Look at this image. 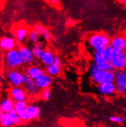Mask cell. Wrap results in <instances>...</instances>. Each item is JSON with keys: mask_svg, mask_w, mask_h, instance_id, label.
<instances>
[{"mask_svg": "<svg viewBox=\"0 0 126 127\" xmlns=\"http://www.w3.org/2000/svg\"><path fill=\"white\" fill-rule=\"evenodd\" d=\"M89 72L91 81L97 85L104 83L114 82L115 81V76L113 72L99 69L94 63L90 66Z\"/></svg>", "mask_w": 126, "mask_h": 127, "instance_id": "obj_1", "label": "cell"}, {"mask_svg": "<svg viewBox=\"0 0 126 127\" xmlns=\"http://www.w3.org/2000/svg\"><path fill=\"white\" fill-rule=\"evenodd\" d=\"M110 37L103 33H96L90 35L88 38V46L93 50L103 51L110 44Z\"/></svg>", "mask_w": 126, "mask_h": 127, "instance_id": "obj_2", "label": "cell"}, {"mask_svg": "<svg viewBox=\"0 0 126 127\" xmlns=\"http://www.w3.org/2000/svg\"><path fill=\"white\" fill-rule=\"evenodd\" d=\"M4 64L8 69H14L23 64L22 60L17 49L7 51L4 57Z\"/></svg>", "mask_w": 126, "mask_h": 127, "instance_id": "obj_3", "label": "cell"}, {"mask_svg": "<svg viewBox=\"0 0 126 127\" xmlns=\"http://www.w3.org/2000/svg\"><path fill=\"white\" fill-rule=\"evenodd\" d=\"M6 77L7 81L12 86H21L23 85V73L21 71L14 69H8L6 71Z\"/></svg>", "mask_w": 126, "mask_h": 127, "instance_id": "obj_4", "label": "cell"}, {"mask_svg": "<svg viewBox=\"0 0 126 127\" xmlns=\"http://www.w3.org/2000/svg\"><path fill=\"white\" fill-rule=\"evenodd\" d=\"M19 117L14 109L7 113L1 112L0 124L2 127H12L16 125V120Z\"/></svg>", "mask_w": 126, "mask_h": 127, "instance_id": "obj_5", "label": "cell"}, {"mask_svg": "<svg viewBox=\"0 0 126 127\" xmlns=\"http://www.w3.org/2000/svg\"><path fill=\"white\" fill-rule=\"evenodd\" d=\"M21 60L23 64L26 66H30L34 60V57L33 55L32 49L25 46L19 47L17 49Z\"/></svg>", "mask_w": 126, "mask_h": 127, "instance_id": "obj_6", "label": "cell"}, {"mask_svg": "<svg viewBox=\"0 0 126 127\" xmlns=\"http://www.w3.org/2000/svg\"><path fill=\"white\" fill-rule=\"evenodd\" d=\"M46 72L51 77H56L61 74L62 72L61 61L58 55H55L53 62L46 66Z\"/></svg>", "mask_w": 126, "mask_h": 127, "instance_id": "obj_7", "label": "cell"}, {"mask_svg": "<svg viewBox=\"0 0 126 127\" xmlns=\"http://www.w3.org/2000/svg\"><path fill=\"white\" fill-rule=\"evenodd\" d=\"M111 63L115 69L123 71L126 65V59L124 51H116L114 50Z\"/></svg>", "mask_w": 126, "mask_h": 127, "instance_id": "obj_8", "label": "cell"}, {"mask_svg": "<svg viewBox=\"0 0 126 127\" xmlns=\"http://www.w3.org/2000/svg\"><path fill=\"white\" fill-rule=\"evenodd\" d=\"M28 93L21 86H12L9 90L10 97L15 102L26 101L28 98Z\"/></svg>", "mask_w": 126, "mask_h": 127, "instance_id": "obj_9", "label": "cell"}, {"mask_svg": "<svg viewBox=\"0 0 126 127\" xmlns=\"http://www.w3.org/2000/svg\"><path fill=\"white\" fill-rule=\"evenodd\" d=\"M116 85L114 82H107L97 85L96 90L101 95L110 96L116 93Z\"/></svg>", "mask_w": 126, "mask_h": 127, "instance_id": "obj_10", "label": "cell"}, {"mask_svg": "<svg viewBox=\"0 0 126 127\" xmlns=\"http://www.w3.org/2000/svg\"><path fill=\"white\" fill-rule=\"evenodd\" d=\"M102 52L99 50H93L92 56H93L94 64L99 69L106 70L109 62H106V60L104 58Z\"/></svg>", "mask_w": 126, "mask_h": 127, "instance_id": "obj_11", "label": "cell"}, {"mask_svg": "<svg viewBox=\"0 0 126 127\" xmlns=\"http://www.w3.org/2000/svg\"><path fill=\"white\" fill-rule=\"evenodd\" d=\"M29 30L24 26H18L15 27L13 31L14 37L19 43H22L28 39Z\"/></svg>", "mask_w": 126, "mask_h": 127, "instance_id": "obj_12", "label": "cell"}, {"mask_svg": "<svg viewBox=\"0 0 126 127\" xmlns=\"http://www.w3.org/2000/svg\"><path fill=\"white\" fill-rule=\"evenodd\" d=\"M110 46L116 51H125L126 50V37L123 36H116L110 41Z\"/></svg>", "mask_w": 126, "mask_h": 127, "instance_id": "obj_13", "label": "cell"}, {"mask_svg": "<svg viewBox=\"0 0 126 127\" xmlns=\"http://www.w3.org/2000/svg\"><path fill=\"white\" fill-rule=\"evenodd\" d=\"M17 40L11 36H3L0 40V47L4 51H9L15 49L17 46Z\"/></svg>", "mask_w": 126, "mask_h": 127, "instance_id": "obj_14", "label": "cell"}, {"mask_svg": "<svg viewBox=\"0 0 126 127\" xmlns=\"http://www.w3.org/2000/svg\"><path fill=\"white\" fill-rule=\"evenodd\" d=\"M36 82L41 90H43L45 89H49L52 84V77L47 72H44L38 79L36 80Z\"/></svg>", "mask_w": 126, "mask_h": 127, "instance_id": "obj_15", "label": "cell"}, {"mask_svg": "<svg viewBox=\"0 0 126 127\" xmlns=\"http://www.w3.org/2000/svg\"><path fill=\"white\" fill-rule=\"evenodd\" d=\"M44 70L40 66L35 65H30L26 69V73L31 79L36 80L44 73Z\"/></svg>", "mask_w": 126, "mask_h": 127, "instance_id": "obj_16", "label": "cell"}, {"mask_svg": "<svg viewBox=\"0 0 126 127\" xmlns=\"http://www.w3.org/2000/svg\"><path fill=\"white\" fill-rule=\"evenodd\" d=\"M15 101L11 97H6L1 99L0 103V109L1 112L7 113L12 111L14 108Z\"/></svg>", "mask_w": 126, "mask_h": 127, "instance_id": "obj_17", "label": "cell"}, {"mask_svg": "<svg viewBox=\"0 0 126 127\" xmlns=\"http://www.w3.org/2000/svg\"><path fill=\"white\" fill-rule=\"evenodd\" d=\"M55 57V55L52 51L45 49L40 60L43 65L47 66L53 62Z\"/></svg>", "mask_w": 126, "mask_h": 127, "instance_id": "obj_18", "label": "cell"}, {"mask_svg": "<svg viewBox=\"0 0 126 127\" xmlns=\"http://www.w3.org/2000/svg\"><path fill=\"white\" fill-rule=\"evenodd\" d=\"M24 86H25V89L28 94L31 96L36 95L39 92V90H41L35 80L31 79L29 82L24 85Z\"/></svg>", "mask_w": 126, "mask_h": 127, "instance_id": "obj_19", "label": "cell"}, {"mask_svg": "<svg viewBox=\"0 0 126 127\" xmlns=\"http://www.w3.org/2000/svg\"><path fill=\"white\" fill-rule=\"evenodd\" d=\"M33 29L39 34L40 36H42L45 41H50L51 39V34L49 32L48 28L41 25H36L34 26Z\"/></svg>", "mask_w": 126, "mask_h": 127, "instance_id": "obj_20", "label": "cell"}, {"mask_svg": "<svg viewBox=\"0 0 126 127\" xmlns=\"http://www.w3.org/2000/svg\"><path fill=\"white\" fill-rule=\"evenodd\" d=\"M31 49L34 58H37V59L41 58L43 51L45 50L43 44L42 42H40V41H39L38 43H36V44H34Z\"/></svg>", "mask_w": 126, "mask_h": 127, "instance_id": "obj_21", "label": "cell"}, {"mask_svg": "<svg viewBox=\"0 0 126 127\" xmlns=\"http://www.w3.org/2000/svg\"><path fill=\"white\" fill-rule=\"evenodd\" d=\"M28 106V103H27L26 101H16L15 102V104H14V109L15 110V111L18 114H19L21 113V112H23V111H24L26 109Z\"/></svg>", "mask_w": 126, "mask_h": 127, "instance_id": "obj_22", "label": "cell"}, {"mask_svg": "<svg viewBox=\"0 0 126 127\" xmlns=\"http://www.w3.org/2000/svg\"><path fill=\"white\" fill-rule=\"evenodd\" d=\"M26 109L30 114L31 116L32 117L33 119L38 118L40 114V109L38 106L34 104L28 105Z\"/></svg>", "mask_w": 126, "mask_h": 127, "instance_id": "obj_23", "label": "cell"}, {"mask_svg": "<svg viewBox=\"0 0 126 127\" xmlns=\"http://www.w3.org/2000/svg\"><path fill=\"white\" fill-rule=\"evenodd\" d=\"M114 49L111 47V46H108L106 47L102 52L103 56H104V58L106 60V62H111V59H112L113 55L114 54Z\"/></svg>", "mask_w": 126, "mask_h": 127, "instance_id": "obj_24", "label": "cell"}, {"mask_svg": "<svg viewBox=\"0 0 126 127\" xmlns=\"http://www.w3.org/2000/svg\"><path fill=\"white\" fill-rule=\"evenodd\" d=\"M114 83L116 85H126V72L121 71V72L115 77Z\"/></svg>", "mask_w": 126, "mask_h": 127, "instance_id": "obj_25", "label": "cell"}, {"mask_svg": "<svg viewBox=\"0 0 126 127\" xmlns=\"http://www.w3.org/2000/svg\"><path fill=\"white\" fill-rule=\"evenodd\" d=\"M39 34L34 29L29 30L28 39L33 44H36L39 41Z\"/></svg>", "mask_w": 126, "mask_h": 127, "instance_id": "obj_26", "label": "cell"}, {"mask_svg": "<svg viewBox=\"0 0 126 127\" xmlns=\"http://www.w3.org/2000/svg\"><path fill=\"white\" fill-rule=\"evenodd\" d=\"M19 116H20V117L21 118L23 121H29V120H33L32 117L31 116L30 114L29 113V112H28L27 109L25 110L24 111L21 112V113L19 114Z\"/></svg>", "mask_w": 126, "mask_h": 127, "instance_id": "obj_27", "label": "cell"}, {"mask_svg": "<svg viewBox=\"0 0 126 127\" xmlns=\"http://www.w3.org/2000/svg\"><path fill=\"white\" fill-rule=\"evenodd\" d=\"M41 96H42V98L44 100H49L51 97V90H50V89H45V90H42Z\"/></svg>", "mask_w": 126, "mask_h": 127, "instance_id": "obj_28", "label": "cell"}, {"mask_svg": "<svg viewBox=\"0 0 126 127\" xmlns=\"http://www.w3.org/2000/svg\"><path fill=\"white\" fill-rule=\"evenodd\" d=\"M116 93L119 95H126V85H116Z\"/></svg>", "mask_w": 126, "mask_h": 127, "instance_id": "obj_29", "label": "cell"}, {"mask_svg": "<svg viewBox=\"0 0 126 127\" xmlns=\"http://www.w3.org/2000/svg\"><path fill=\"white\" fill-rule=\"evenodd\" d=\"M109 119H110V121H111L112 122L117 123V124H120V123L123 122V121H124V119H123L122 117L120 116H110V117H109Z\"/></svg>", "mask_w": 126, "mask_h": 127, "instance_id": "obj_30", "label": "cell"}, {"mask_svg": "<svg viewBox=\"0 0 126 127\" xmlns=\"http://www.w3.org/2000/svg\"><path fill=\"white\" fill-rule=\"evenodd\" d=\"M31 80V79L29 77V76H28L26 73H23V85H25L26 84L29 82Z\"/></svg>", "mask_w": 126, "mask_h": 127, "instance_id": "obj_31", "label": "cell"}, {"mask_svg": "<svg viewBox=\"0 0 126 127\" xmlns=\"http://www.w3.org/2000/svg\"><path fill=\"white\" fill-rule=\"evenodd\" d=\"M114 69H115V68H114L113 65L111 64V62H109L108 64L107 68H106V71H109V72H113Z\"/></svg>", "mask_w": 126, "mask_h": 127, "instance_id": "obj_32", "label": "cell"}, {"mask_svg": "<svg viewBox=\"0 0 126 127\" xmlns=\"http://www.w3.org/2000/svg\"><path fill=\"white\" fill-rule=\"evenodd\" d=\"M51 4L54 5H56L59 3V0H48Z\"/></svg>", "mask_w": 126, "mask_h": 127, "instance_id": "obj_33", "label": "cell"}, {"mask_svg": "<svg viewBox=\"0 0 126 127\" xmlns=\"http://www.w3.org/2000/svg\"><path fill=\"white\" fill-rule=\"evenodd\" d=\"M122 70H119V69H115L114 70V71L113 72V74H114V76H115V77L116 76H118V74H119V73H120L121 72Z\"/></svg>", "mask_w": 126, "mask_h": 127, "instance_id": "obj_34", "label": "cell"}, {"mask_svg": "<svg viewBox=\"0 0 126 127\" xmlns=\"http://www.w3.org/2000/svg\"><path fill=\"white\" fill-rule=\"evenodd\" d=\"M121 2H123L125 6H126V0H121Z\"/></svg>", "mask_w": 126, "mask_h": 127, "instance_id": "obj_35", "label": "cell"}, {"mask_svg": "<svg viewBox=\"0 0 126 127\" xmlns=\"http://www.w3.org/2000/svg\"><path fill=\"white\" fill-rule=\"evenodd\" d=\"M123 71H124V72H126V66L124 67V69H123Z\"/></svg>", "mask_w": 126, "mask_h": 127, "instance_id": "obj_36", "label": "cell"}, {"mask_svg": "<svg viewBox=\"0 0 126 127\" xmlns=\"http://www.w3.org/2000/svg\"><path fill=\"white\" fill-rule=\"evenodd\" d=\"M124 52H125V57H126V50L124 51Z\"/></svg>", "mask_w": 126, "mask_h": 127, "instance_id": "obj_37", "label": "cell"}]
</instances>
